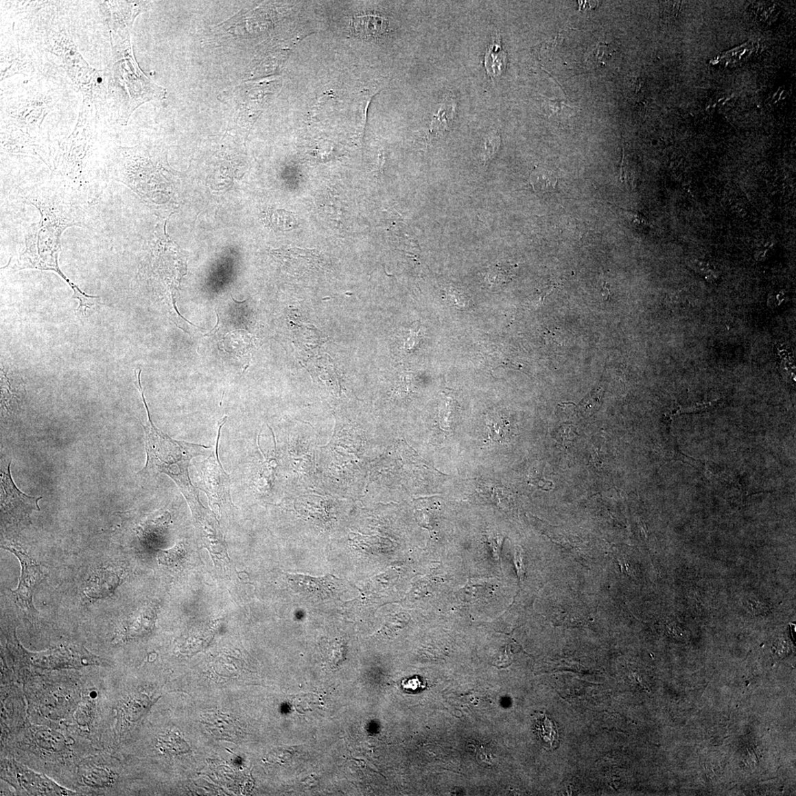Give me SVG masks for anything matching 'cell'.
Masks as SVG:
<instances>
[{"instance_id": "obj_18", "label": "cell", "mask_w": 796, "mask_h": 796, "mask_svg": "<svg viewBox=\"0 0 796 796\" xmlns=\"http://www.w3.org/2000/svg\"><path fill=\"white\" fill-rule=\"evenodd\" d=\"M692 268L696 272L705 277V280L709 282H714L718 278V272H716L712 266L705 263L696 262L694 264Z\"/></svg>"}, {"instance_id": "obj_1", "label": "cell", "mask_w": 796, "mask_h": 796, "mask_svg": "<svg viewBox=\"0 0 796 796\" xmlns=\"http://www.w3.org/2000/svg\"><path fill=\"white\" fill-rule=\"evenodd\" d=\"M62 184L53 181L26 197L29 203L37 208L41 219L27 228L25 248L14 268L16 270L32 268L55 272L73 288L75 285L60 270L58 264L62 234L68 227L88 226L71 196V189L62 187Z\"/></svg>"}, {"instance_id": "obj_4", "label": "cell", "mask_w": 796, "mask_h": 796, "mask_svg": "<svg viewBox=\"0 0 796 796\" xmlns=\"http://www.w3.org/2000/svg\"><path fill=\"white\" fill-rule=\"evenodd\" d=\"M3 548L14 554L22 565V575L18 588L12 591L16 604L27 613L34 615L35 610L33 596L37 586L45 578L44 572L34 560L14 545L3 546Z\"/></svg>"}, {"instance_id": "obj_17", "label": "cell", "mask_w": 796, "mask_h": 796, "mask_svg": "<svg viewBox=\"0 0 796 796\" xmlns=\"http://www.w3.org/2000/svg\"><path fill=\"white\" fill-rule=\"evenodd\" d=\"M602 390L593 391L587 395L581 401L580 406L585 412L592 413L598 410L602 404Z\"/></svg>"}, {"instance_id": "obj_6", "label": "cell", "mask_w": 796, "mask_h": 796, "mask_svg": "<svg viewBox=\"0 0 796 796\" xmlns=\"http://www.w3.org/2000/svg\"><path fill=\"white\" fill-rule=\"evenodd\" d=\"M286 576L292 590L312 600L336 598V596L340 595L344 589L342 581L332 574L314 577L288 574Z\"/></svg>"}, {"instance_id": "obj_2", "label": "cell", "mask_w": 796, "mask_h": 796, "mask_svg": "<svg viewBox=\"0 0 796 796\" xmlns=\"http://www.w3.org/2000/svg\"><path fill=\"white\" fill-rule=\"evenodd\" d=\"M141 374V371H139L137 381L148 420L144 426L147 462L139 474L144 478H154L165 473L172 478L190 506L195 521L205 529L211 525L209 512L199 500L188 469L193 458L210 452V447L174 440L154 425L145 402Z\"/></svg>"}, {"instance_id": "obj_3", "label": "cell", "mask_w": 796, "mask_h": 796, "mask_svg": "<svg viewBox=\"0 0 796 796\" xmlns=\"http://www.w3.org/2000/svg\"><path fill=\"white\" fill-rule=\"evenodd\" d=\"M226 421V417L219 423L216 443L212 454L205 461L199 463L203 484L209 500L213 506L217 505L219 508L232 504L230 477L224 471L218 453L221 431Z\"/></svg>"}, {"instance_id": "obj_16", "label": "cell", "mask_w": 796, "mask_h": 796, "mask_svg": "<svg viewBox=\"0 0 796 796\" xmlns=\"http://www.w3.org/2000/svg\"><path fill=\"white\" fill-rule=\"evenodd\" d=\"M410 617L406 613H399L388 617V620L382 630L384 635H393L401 631L409 623Z\"/></svg>"}, {"instance_id": "obj_10", "label": "cell", "mask_w": 796, "mask_h": 796, "mask_svg": "<svg viewBox=\"0 0 796 796\" xmlns=\"http://www.w3.org/2000/svg\"><path fill=\"white\" fill-rule=\"evenodd\" d=\"M484 65L487 73L492 79L499 77L504 72L506 66V54L501 45V39L495 35L493 44L487 51Z\"/></svg>"}, {"instance_id": "obj_21", "label": "cell", "mask_w": 796, "mask_h": 796, "mask_svg": "<svg viewBox=\"0 0 796 796\" xmlns=\"http://www.w3.org/2000/svg\"><path fill=\"white\" fill-rule=\"evenodd\" d=\"M515 561L517 570H519V572L522 573L523 570L522 557L519 549H516L515 550Z\"/></svg>"}, {"instance_id": "obj_15", "label": "cell", "mask_w": 796, "mask_h": 796, "mask_svg": "<svg viewBox=\"0 0 796 796\" xmlns=\"http://www.w3.org/2000/svg\"><path fill=\"white\" fill-rule=\"evenodd\" d=\"M185 550L182 543H178L174 548L161 551L158 554L159 563L165 565H172L180 562L185 555Z\"/></svg>"}, {"instance_id": "obj_22", "label": "cell", "mask_w": 796, "mask_h": 796, "mask_svg": "<svg viewBox=\"0 0 796 796\" xmlns=\"http://www.w3.org/2000/svg\"><path fill=\"white\" fill-rule=\"evenodd\" d=\"M217 316H218V322H217L216 325L215 326V327L213 328V329L211 331L205 334L204 336H214V334H215L218 331L219 327H220V318H219V316L218 314H217Z\"/></svg>"}, {"instance_id": "obj_7", "label": "cell", "mask_w": 796, "mask_h": 796, "mask_svg": "<svg viewBox=\"0 0 796 796\" xmlns=\"http://www.w3.org/2000/svg\"><path fill=\"white\" fill-rule=\"evenodd\" d=\"M11 463L1 471V481L4 495H2V509L14 520L26 519L34 511H40L38 501L43 497L29 496L17 489L11 474Z\"/></svg>"}, {"instance_id": "obj_20", "label": "cell", "mask_w": 796, "mask_h": 796, "mask_svg": "<svg viewBox=\"0 0 796 796\" xmlns=\"http://www.w3.org/2000/svg\"><path fill=\"white\" fill-rule=\"evenodd\" d=\"M626 213L628 214L629 217L631 219V221L637 225L645 226L648 224L646 219L638 213H634L633 212H626Z\"/></svg>"}, {"instance_id": "obj_9", "label": "cell", "mask_w": 796, "mask_h": 796, "mask_svg": "<svg viewBox=\"0 0 796 796\" xmlns=\"http://www.w3.org/2000/svg\"><path fill=\"white\" fill-rule=\"evenodd\" d=\"M534 728L537 738L549 749H556L561 744L560 734L557 724L543 712L533 716Z\"/></svg>"}, {"instance_id": "obj_14", "label": "cell", "mask_w": 796, "mask_h": 796, "mask_svg": "<svg viewBox=\"0 0 796 796\" xmlns=\"http://www.w3.org/2000/svg\"><path fill=\"white\" fill-rule=\"evenodd\" d=\"M501 145V138L495 131L491 132L484 139L482 157L484 165L491 163Z\"/></svg>"}, {"instance_id": "obj_11", "label": "cell", "mask_w": 796, "mask_h": 796, "mask_svg": "<svg viewBox=\"0 0 796 796\" xmlns=\"http://www.w3.org/2000/svg\"><path fill=\"white\" fill-rule=\"evenodd\" d=\"M356 34L364 37H377L382 35L388 27L386 19L379 16L368 15L354 19Z\"/></svg>"}, {"instance_id": "obj_12", "label": "cell", "mask_w": 796, "mask_h": 796, "mask_svg": "<svg viewBox=\"0 0 796 796\" xmlns=\"http://www.w3.org/2000/svg\"><path fill=\"white\" fill-rule=\"evenodd\" d=\"M455 114L456 103L452 99L445 100L443 104L433 117L431 132L438 134L447 130Z\"/></svg>"}, {"instance_id": "obj_19", "label": "cell", "mask_w": 796, "mask_h": 796, "mask_svg": "<svg viewBox=\"0 0 796 796\" xmlns=\"http://www.w3.org/2000/svg\"><path fill=\"white\" fill-rule=\"evenodd\" d=\"M332 655L330 659L331 664H340L344 659V645L342 642H334L331 646Z\"/></svg>"}, {"instance_id": "obj_13", "label": "cell", "mask_w": 796, "mask_h": 796, "mask_svg": "<svg viewBox=\"0 0 796 796\" xmlns=\"http://www.w3.org/2000/svg\"><path fill=\"white\" fill-rule=\"evenodd\" d=\"M557 182V176L544 169H535L530 177V183L534 191L539 194L556 190Z\"/></svg>"}, {"instance_id": "obj_8", "label": "cell", "mask_w": 796, "mask_h": 796, "mask_svg": "<svg viewBox=\"0 0 796 796\" xmlns=\"http://www.w3.org/2000/svg\"><path fill=\"white\" fill-rule=\"evenodd\" d=\"M20 785L34 795H67L69 791L58 787L41 775L25 769L16 762L12 763Z\"/></svg>"}, {"instance_id": "obj_5", "label": "cell", "mask_w": 796, "mask_h": 796, "mask_svg": "<svg viewBox=\"0 0 796 796\" xmlns=\"http://www.w3.org/2000/svg\"><path fill=\"white\" fill-rule=\"evenodd\" d=\"M31 660L34 665L48 669L80 668L87 665H104V660L89 653L83 646H75L32 654Z\"/></svg>"}]
</instances>
